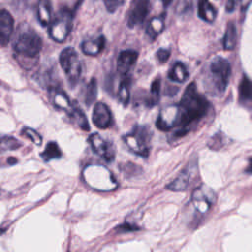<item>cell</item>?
Instances as JSON below:
<instances>
[{
    "label": "cell",
    "mask_w": 252,
    "mask_h": 252,
    "mask_svg": "<svg viewBox=\"0 0 252 252\" xmlns=\"http://www.w3.org/2000/svg\"><path fill=\"white\" fill-rule=\"evenodd\" d=\"M210 109V102L198 93L195 83H191L185 89L180 102L177 104V119L175 127L180 130L176 136L186 134L189 127L204 118Z\"/></svg>",
    "instance_id": "1"
},
{
    "label": "cell",
    "mask_w": 252,
    "mask_h": 252,
    "mask_svg": "<svg viewBox=\"0 0 252 252\" xmlns=\"http://www.w3.org/2000/svg\"><path fill=\"white\" fill-rule=\"evenodd\" d=\"M42 48V40L38 33L28 24H21L13 39V49L18 58L24 60L23 66H32Z\"/></svg>",
    "instance_id": "2"
},
{
    "label": "cell",
    "mask_w": 252,
    "mask_h": 252,
    "mask_svg": "<svg viewBox=\"0 0 252 252\" xmlns=\"http://www.w3.org/2000/svg\"><path fill=\"white\" fill-rule=\"evenodd\" d=\"M230 75L231 67L229 62L221 56H217L209 63L204 85L211 94L220 95L226 90Z\"/></svg>",
    "instance_id": "3"
},
{
    "label": "cell",
    "mask_w": 252,
    "mask_h": 252,
    "mask_svg": "<svg viewBox=\"0 0 252 252\" xmlns=\"http://www.w3.org/2000/svg\"><path fill=\"white\" fill-rule=\"evenodd\" d=\"M85 182L93 189L97 191H112L118 183L110 170L99 164H91L83 170Z\"/></svg>",
    "instance_id": "4"
},
{
    "label": "cell",
    "mask_w": 252,
    "mask_h": 252,
    "mask_svg": "<svg viewBox=\"0 0 252 252\" xmlns=\"http://www.w3.org/2000/svg\"><path fill=\"white\" fill-rule=\"evenodd\" d=\"M123 141L132 153L144 158L149 156L151 132L147 126H135L130 133L123 136Z\"/></svg>",
    "instance_id": "5"
},
{
    "label": "cell",
    "mask_w": 252,
    "mask_h": 252,
    "mask_svg": "<svg viewBox=\"0 0 252 252\" xmlns=\"http://www.w3.org/2000/svg\"><path fill=\"white\" fill-rule=\"evenodd\" d=\"M59 63L66 75L69 86L74 88L82 74V64L77 51L73 47L64 48L60 53Z\"/></svg>",
    "instance_id": "6"
},
{
    "label": "cell",
    "mask_w": 252,
    "mask_h": 252,
    "mask_svg": "<svg viewBox=\"0 0 252 252\" xmlns=\"http://www.w3.org/2000/svg\"><path fill=\"white\" fill-rule=\"evenodd\" d=\"M73 25V12L67 8L58 11L48 29L49 36L56 42H63L68 37Z\"/></svg>",
    "instance_id": "7"
},
{
    "label": "cell",
    "mask_w": 252,
    "mask_h": 252,
    "mask_svg": "<svg viewBox=\"0 0 252 252\" xmlns=\"http://www.w3.org/2000/svg\"><path fill=\"white\" fill-rule=\"evenodd\" d=\"M216 199L217 196L213 189L206 185H200L192 193L191 204L197 215L204 216L211 210Z\"/></svg>",
    "instance_id": "8"
},
{
    "label": "cell",
    "mask_w": 252,
    "mask_h": 252,
    "mask_svg": "<svg viewBox=\"0 0 252 252\" xmlns=\"http://www.w3.org/2000/svg\"><path fill=\"white\" fill-rule=\"evenodd\" d=\"M89 143L93 151L103 158L105 161L110 162L115 158V148L109 141L104 140L99 134L94 133L89 137Z\"/></svg>",
    "instance_id": "9"
},
{
    "label": "cell",
    "mask_w": 252,
    "mask_h": 252,
    "mask_svg": "<svg viewBox=\"0 0 252 252\" xmlns=\"http://www.w3.org/2000/svg\"><path fill=\"white\" fill-rule=\"evenodd\" d=\"M198 174V166L196 161L189 162L179 175L167 185V188L172 191H185Z\"/></svg>",
    "instance_id": "10"
},
{
    "label": "cell",
    "mask_w": 252,
    "mask_h": 252,
    "mask_svg": "<svg viewBox=\"0 0 252 252\" xmlns=\"http://www.w3.org/2000/svg\"><path fill=\"white\" fill-rule=\"evenodd\" d=\"M150 11L149 0H132L128 15L127 25L129 28H134L141 25L147 18Z\"/></svg>",
    "instance_id": "11"
},
{
    "label": "cell",
    "mask_w": 252,
    "mask_h": 252,
    "mask_svg": "<svg viewBox=\"0 0 252 252\" xmlns=\"http://www.w3.org/2000/svg\"><path fill=\"white\" fill-rule=\"evenodd\" d=\"M93 122L99 129H106L111 125V111L105 103L97 102L94 104L93 110Z\"/></svg>",
    "instance_id": "12"
},
{
    "label": "cell",
    "mask_w": 252,
    "mask_h": 252,
    "mask_svg": "<svg viewBox=\"0 0 252 252\" xmlns=\"http://www.w3.org/2000/svg\"><path fill=\"white\" fill-rule=\"evenodd\" d=\"M14 31V19L12 15L5 9L0 12V43L6 46L11 39Z\"/></svg>",
    "instance_id": "13"
},
{
    "label": "cell",
    "mask_w": 252,
    "mask_h": 252,
    "mask_svg": "<svg viewBox=\"0 0 252 252\" xmlns=\"http://www.w3.org/2000/svg\"><path fill=\"white\" fill-rule=\"evenodd\" d=\"M138 59V52L127 49L122 50L117 57V71L121 75H126Z\"/></svg>",
    "instance_id": "14"
},
{
    "label": "cell",
    "mask_w": 252,
    "mask_h": 252,
    "mask_svg": "<svg viewBox=\"0 0 252 252\" xmlns=\"http://www.w3.org/2000/svg\"><path fill=\"white\" fill-rule=\"evenodd\" d=\"M49 98L54 105V107L58 109H62L67 111L68 113L72 109L73 103L70 101L67 94L63 92L62 90L56 88V87H50L49 88Z\"/></svg>",
    "instance_id": "15"
},
{
    "label": "cell",
    "mask_w": 252,
    "mask_h": 252,
    "mask_svg": "<svg viewBox=\"0 0 252 252\" xmlns=\"http://www.w3.org/2000/svg\"><path fill=\"white\" fill-rule=\"evenodd\" d=\"M105 45V38L103 35H99L95 38H90L82 42V51L90 56H95L100 53Z\"/></svg>",
    "instance_id": "16"
},
{
    "label": "cell",
    "mask_w": 252,
    "mask_h": 252,
    "mask_svg": "<svg viewBox=\"0 0 252 252\" xmlns=\"http://www.w3.org/2000/svg\"><path fill=\"white\" fill-rule=\"evenodd\" d=\"M239 102L247 107L252 106V81L243 75L238 87Z\"/></svg>",
    "instance_id": "17"
},
{
    "label": "cell",
    "mask_w": 252,
    "mask_h": 252,
    "mask_svg": "<svg viewBox=\"0 0 252 252\" xmlns=\"http://www.w3.org/2000/svg\"><path fill=\"white\" fill-rule=\"evenodd\" d=\"M198 16L207 23H213L217 18V9L209 0H199Z\"/></svg>",
    "instance_id": "18"
},
{
    "label": "cell",
    "mask_w": 252,
    "mask_h": 252,
    "mask_svg": "<svg viewBox=\"0 0 252 252\" xmlns=\"http://www.w3.org/2000/svg\"><path fill=\"white\" fill-rule=\"evenodd\" d=\"M189 77V72L186 66L181 62H175L168 72V78L172 82L183 83Z\"/></svg>",
    "instance_id": "19"
},
{
    "label": "cell",
    "mask_w": 252,
    "mask_h": 252,
    "mask_svg": "<svg viewBox=\"0 0 252 252\" xmlns=\"http://www.w3.org/2000/svg\"><path fill=\"white\" fill-rule=\"evenodd\" d=\"M37 18L42 27H47L51 23V5L49 0H40L37 6Z\"/></svg>",
    "instance_id": "20"
},
{
    "label": "cell",
    "mask_w": 252,
    "mask_h": 252,
    "mask_svg": "<svg viewBox=\"0 0 252 252\" xmlns=\"http://www.w3.org/2000/svg\"><path fill=\"white\" fill-rule=\"evenodd\" d=\"M163 29H164V14L152 18L147 26L146 32L152 39H155L163 31Z\"/></svg>",
    "instance_id": "21"
},
{
    "label": "cell",
    "mask_w": 252,
    "mask_h": 252,
    "mask_svg": "<svg viewBox=\"0 0 252 252\" xmlns=\"http://www.w3.org/2000/svg\"><path fill=\"white\" fill-rule=\"evenodd\" d=\"M236 38H237V33H236V28L233 22H229L227 24L223 40H222V45L225 50H232L235 47L236 44Z\"/></svg>",
    "instance_id": "22"
},
{
    "label": "cell",
    "mask_w": 252,
    "mask_h": 252,
    "mask_svg": "<svg viewBox=\"0 0 252 252\" xmlns=\"http://www.w3.org/2000/svg\"><path fill=\"white\" fill-rule=\"evenodd\" d=\"M69 115L77 122L78 126L84 130V131H89L90 130V125L88 122V119L84 113V111L76 104V102H73L72 109L69 112Z\"/></svg>",
    "instance_id": "23"
},
{
    "label": "cell",
    "mask_w": 252,
    "mask_h": 252,
    "mask_svg": "<svg viewBox=\"0 0 252 252\" xmlns=\"http://www.w3.org/2000/svg\"><path fill=\"white\" fill-rule=\"evenodd\" d=\"M97 95V83L94 78H92L91 81L88 83L85 91V96H84V101L87 106H91Z\"/></svg>",
    "instance_id": "24"
},
{
    "label": "cell",
    "mask_w": 252,
    "mask_h": 252,
    "mask_svg": "<svg viewBox=\"0 0 252 252\" xmlns=\"http://www.w3.org/2000/svg\"><path fill=\"white\" fill-rule=\"evenodd\" d=\"M40 156L45 161H49L54 158H60L62 156V153H61V150H60L59 146L57 145V143L49 142L46 145L44 151L41 153Z\"/></svg>",
    "instance_id": "25"
},
{
    "label": "cell",
    "mask_w": 252,
    "mask_h": 252,
    "mask_svg": "<svg viewBox=\"0 0 252 252\" xmlns=\"http://www.w3.org/2000/svg\"><path fill=\"white\" fill-rule=\"evenodd\" d=\"M118 99L124 106L128 105L130 100V79L125 78L121 81L118 88Z\"/></svg>",
    "instance_id": "26"
},
{
    "label": "cell",
    "mask_w": 252,
    "mask_h": 252,
    "mask_svg": "<svg viewBox=\"0 0 252 252\" xmlns=\"http://www.w3.org/2000/svg\"><path fill=\"white\" fill-rule=\"evenodd\" d=\"M160 78H157L154 80L151 86V96L147 101V105L149 107H153L158 102L159 99V92H160Z\"/></svg>",
    "instance_id": "27"
},
{
    "label": "cell",
    "mask_w": 252,
    "mask_h": 252,
    "mask_svg": "<svg viewBox=\"0 0 252 252\" xmlns=\"http://www.w3.org/2000/svg\"><path fill=\"white\" fill-rule=\"evenodd\" d=\"M21 145L22 144L17 139H15L13 137L5 136L1 140V149H2V151H13V150H16V149L20 148Z\"/></svg>",
    "instance_id": "28"
},
{
    "label": "cell",
    "mask_w": 252,
    "mask_h": 252,
    "mask_svg": "<svg viewBox=\"0 0 252 252\" xmlns=\"http://www.w3.org/2000/svg\"><path fill=\"white\" fill-rule=\"evenodd\" d=\"M22 134L25 135L27 138H29L33 144H35L36 146H40L42 143V138L39 135V133H37L34 129L29 128V127H25L22 130Z\"/></svg>",
    "instance_id": "29"
},
{
    "label": "cell",
    "mask_w": 252,
    "mask_h": 252,
    "mask_svg": "<svg viewBox=\"0 0 252 252\" xmlns=\"http://www.w3.org/2000/svg\"><path fill=\"white\" fill-rule=\"evenodd\" d=\"M195 0H178L176 11L179 15H184L192 11Z\"/></svg>",
    "instance_id": "30"
},
{
    "label": "cell",
    "mask_w": 252,
    "mask_h": 252,
    "mask_svg": "<svg viewBox=\"0 0 252 252\" xmlns=\"http://www.w3.org/2000/svg\"><path fill=\"white\" fill-rule=\"evenodd\" d=\"M104 6L109 13H114L118 8L122 7L125 3V0H102Z\"/></svg>",
    "instance_id": "31"
},
{
    "label": "cell",
    "mask_w": 252,
    "mask_h": 252,
    "mask_svg": "<svg viewBox=\"0 0 252 252\" xmlns=\"http://www.w3.org/2000/svg\"><path fill=\"white\" fill-rule=\"evenodd\" d=\"M223 138L224 137L221 135V133H218L217 135L212 137L211 142L209 143V147L214 150L220 149L223 146Z\"/></svg>",
    "instance_id": "32"
},
{
    "label": "cell",
    "mask_w": 252,
    "mask_h": 252,
    "mask_svg": "<svg viewBox=\"0 0 252 252\" xmlns=\"http://www.w3.org/2000/svg\"><path fill=\"white\" fill-rule=\"evenodd\" d=\"M169 56H170V51L165 48H159L156 53V57L159 63H165L168 60Z\"/></svg>",
    "instance_id": "33"
},
{
    "label": "cell",
    "mask_w": 252,
    "mask_h": 252,
    "mask_svg": "<svg viewBox=\"0 0 252 252\" xmlns=\"http://www.w3.org/2000/svg\"><path fill=\"white\" fill-rule=\"evenodd\" d=\"M241 0H227L226 1V11L228 12V13H230V12H232L235 8H236V6L238 5V3L240 2Z\"/></svg>",
    "instance_id": "34"
},
{
    "label": "cell",
    "mask_w": 252,
    "mask_h": 252,
    "mask_svg": "<svg viewBox=\"0 0 252 252\" xmlns=\"http://www.w3.org/2000/svg\"><path fill=\"white\" fill-rule=\"evenodd\" d=\"M245 173H248V174H252V157L249 158L248 160V166L246 167L245 169Z\"/></svg>",
    "instance_id": "35"
},
{
    "label": "cell",
    "mask_w": 252,
    "mask_h": 252,
    "mask_svg": "<svg viewBox=\"0 0 252 252\" xmlns=\"http://www.w3.org/2000/svg\"><path fill=\"white\" fill-rule=\"evenodd\" d=\"M161 1H162V3H163V6H164V7H167V6L171 3L172 0H161Z\"/></svg>",
    "instance_id": "36"
},
{
    "label": "cell",
    "mask_w": 252,
    "mask_h": 252,
    "mask_svg": "<svg viewBox=\"0 0 252 252\" xmlns=\"http://www.w3.org/2000/svg\"><path fill=\"white\" fill-rule=\"evenodd\" d=\"M8 160H9L10 163H15V162H17V159H16V158H9Z\"/></svg>",
    "instance_id": "37"
}]
</instances>
